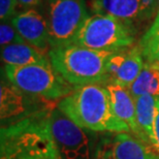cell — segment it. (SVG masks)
Segmentation results:
<instances>
[{
	"mask_svg": "<svg viewBox=\"0 0 159 159\" xmlns=\"http://www.w3.org/2000/svg\"><path fill=\"white\" fill-rule=\"evenodd\" d=\"M94 14H103L136 25L156 17L157 0H92Z\"/></svg>",
	"mask_w": 159,
	"mask_h": 159,
	"instance_id": "cell-9",
	"label": "cell"
},
{
	"mask_svg": "<svg viewBox=\"0 0 159 159\" xmlns=\"http://www.w3.org/2000/svg\"><path fill=\"white\" fill-rule=\"evenodd\" d=\"M146 61L157 63V64L159 65V48H158L156 51H155L153 54H152L150 57H149L148 59H146Z\"/></svg>",
	"mask_w": 159,
	"mask_h": 159,
	"instance_id": "cell-22",
	"label": "cell"
},
{
	"mask_svg": "<svg viewBox=\"0 0 159 159\" xmlns=\"http://www.w3.org/2000/svg\"><path fill=\"white\" fill-rule=\"evenodd\" d=\"M158 2V11H157V15L156 17H155L153 23H152L151 27L149 28V29H157V28L159 27V0H157Z\"/></svg>",
	"mask_w": 159,
	"mask_h": 159,
	"instance_id": "cell-23",
	"label": "cell"
},
{
	"mask_svg": "<svg viewBox=\"0 0 159 159\" xmlns=\"http://www.w3.org/2000/svg\"><path fill=\"white\" fill-rule=\"evenodd\" d=\"M135 99L136 124H138V138L152 147L154 133V124L157 115L158 97L153 95H142ZM153 148V147H152Z\"/></svg>",
	"mask_w": 159,
	"mask_h": 159,
	"instance_id": "cell-13",
	"label": "cell"
},
{
	"mask_svg": "<svg viewBox=\"0 0 159 159\" xmlns=\"http://www.w3.org/2000/svg\"><path fill=\"white\" fill-rule=\"evenodd\" d=\"M4 71L11 84L20 91L44 99H62L75 88L56 71L51 61L27 66L5 65Z\"/></svg>",
	"mask_w": 159,
	"mask_h": 159,
	"instance_id": "cell-5",
	"label": "cell"
},
{
	"mask_svg": "<svg viewBox=\"0 0 159 159\" xmlns=\"http://www.w3.org/2000/svg\"><path fill=\"white\" fill-rule=\"evenodd\" d=\"M0 43L1 48L12 43H27L17 29L12 26L11 22H1L0 25Z\"/></svg>",
	"mask_w": 159,
	"mask_h": 159,
	"instance_id": "cell-18",
	"label": "cell"
},
{
	"mask_svg": "<svg viewBox=\"0 0 159 159\" xmlns=\"http://www.w3.org/2000/svg\"><path fill=\"white\" fill-rule=\"evenodd\" d=\"M11 22L27 43L43 52L51 49L48 20L36 9L29 8L18 12Z\"/></svg>",
	"mask_w": 159,
	"mask_h": 159,
	"instance_id": "cell-10",
	"label": "cell"
},
{
	"mask_svg": "<svg viewBox=\"0 0 159 159\" xmlns=\"http://www.w3.org/2000/svg\"><path fill=\"white\" fill-rule=\"evenodd\" d=\"M0 159H62L51 132L49 113L2 126Z\"/></svg>",
	"mask_w": 159,
	"mask_h": 159,
	"instance_id": "cell-2",
	"label": "cell"
},
{
	"mask_svg": "<svg viewBox=\"0 0 159 159\" xmlns=\"http://www.w3.org/2000/svg\"><path fill=\"white\" fill-rule=\"evenodd\" d=\"M0 107L1 120L21 115L25 110L21 91L14 85L8 86L2 82L0 89Z\"/></svg>",
	"mask_w": 159,
	"mask_h": 159,
	"instance_id": "cell-16",
	"label": "cell"
},
{
	"mask_svg": "<svg viewBox=\"0 0 159 159\" xmlns=\"http://www.w3.org/2000/svg\"><path fill=\"white\" fill-rule=\"evenodd\" d=\"M49 122L62 159H91L90 141L84 128L72 122L58 107L49 112Z\"/></svg>",
	"mask_w": 159,
	"mask_h": 159,
	"instance_id": "cell-7",
	"label": "cell"
},
{
	"mask_svg": "<svg viewBox=\"0 0 159 159\" xmlns=\"http://www.w3.org/2000/svg\"><path fill=\"white\" fill-rule=\"evenodd\" d=\"M139 46L145 60L148 59L159 48V27L157 29H148L141 39Z\"/></svg>",
	"mask_w": 159,
	"mask_h": 159,
	"instance_id": "cell-17",
	"label": "cell"
},
{
	"mask_svg": "<svg viewBox=\"0 0 159 159\" xmlns=\"http://www.w3.org/2000/svg\"><path fill=\"white\" fill-rule=\"evenodd\" d=\"M130 93L136 98L142 95H153L159 97V65L146 61L141 74L129 87Z\"/></svg>",
	"mask_w": 159,
	"mask_h": 159,
	"instance_id": "cell-15",
	"label": "cell"
},
{
	"mask_svg": "<svg viewBox=\"0 0 159 159\" xmlns=\"http://www.w3.org/2000/svg\"><path fill=\"white\" fill-rule=\"evenodd\" d=\"M107 88L116 117L129 127L132 134L138 136L135 99L130 93L129 88L124 87L116 82H110L107 84Z\"/></svg>",
	"mask_w": 159,
	"mask_h": 159,
	"instance_id": "cell-12",
	"label": "cell"
},
{
	"mask_svg": "<svg viewBox=\"0 0 159 159\" xmlns=\"http://www.w3.org/2000/svg\"><path fill=\"white\" fill-rule=\"evenodd\" d=\"M1 58L5 65L27 66L50 61L49 56L29 43H12L1 48Z\"/></svg>",
	"mask_w": 159,
	"mask_h": 159,
	"instance_id": "cell-14",
	"label": "cell"
},
{
	"mask_svg": "<svg viewBox=\"0 0 159 159\" xmlns=\"http://www.w3.org/2000/svg\"><path fill=\"white\" fill-rule=\"evenodd\" d=\"M57 107L84 129L96 132H131L114 113L107 86H77L70 94L59 100Z\"/></svg>",
	"mask_w": 159,
	"mask_h": 159,
	"instance_id": "cell-1",
	"label": "cell"
},
{
	"mask_svg": "<svg viewBox=\"0 0 159 159\" xmlns=\"http://www.w3.org/2000/svg\"><path fill=\"white\" fill-rule=\"evenodd\" d=\"M94 159H159V154L131 132H107Z\"/></svg>",
	"mask_w": 159,
	"mask_h": 159,
	"instance_id": "cell-8",
	"label": "cell"
},
{
	"mask_svg": "<svg viewBox=\"0 0 159 159\" xmlns=\"http://www.w3.org/2000/svg\"><path fill=\"white\" fill-rule=\"evenodd\" d=\"M88 18L85 0H49L47 20L51 48L74 43Z\"/></svg>",
	"mask_w": 159,
	"mask_h": 159,
	"instance_id": "cell-6",
	"label": "cell"
},
{
	"mask_svg": "<svg viewBox=\"0 0 159 159\" xmlns=\"http://www.w3.org/2000/svg\"><path fill=\"white\" fill-rule=\"evenodd\" d=\"M117 51H96L70 43L51 48L48 53L53 67L74 87L109 84L107 63Z\"/></svg>",
	"mask_w": 159,
	"mask_h": 159,
	"instance_id": "cell-3",
	"label": "cell"
},
{
	"mask_svg": "<svg viewBox=\"0 0 159 159\" xmlns=\"http://www.w3.org/2000/svg\"><path fill=\"white\" fill-rule=\"evenodd\" d=\"M136 27L103 14L89 16L74 43L96 51L129 49L135 41Z\"/></svg>",
	"mask_w": 159,
	"mask_h": 159,
	"instance_id": "cell-4",
	"label": "cell"
},
{
	"mask_svg": "<svg viewBox=\"0 0 159 159\" xmlns=\"http://www.w3.org/2000/svg\"><path fill=\"white\" fill-rule=\"evenodd\" d=\"M17 1L19 2L20 5L24 6V7H27L28 9L39 6L43 3V0H17Z\"/></svg>",
	"mask_w": 159,
	"mask_h": 159,
	"instance_id": "cell-21",
	"label": "cell"
},
{
	"mask_svg": "<svg viewBox=\"0 0 159 159\" xmlns=\"http://www.w3.org/2000/svg\"><path fill=\"white\" fill-rule=\"evenodd\" d=\"M19 2L17 0H0V20L1 22L11 21L17 12Z\"/></svg>",
	"mask_w": 159,
	"mask_h": 159,
	"instance_id": "cell-19",
	"label": "cell"
},
{
	"mask_svg": "<svg viewBox=\"0 0 159 159\" xmlns=\"http://www.w3.org/2000/svg\"><path fill=\"white\" fill-rule=\"evenodd\" d=\"M144 59L139 46L117 51L107 63L110 82L129 88L141 74L145 65Z\"/></svg>",
	"mask_w": 159,
	"mask_h": 159,
	"instance_id": "cell-11",
	"label": "cell"
},
{
	"mask_svg": "<svg viewBox=\"0 0 159 159\" xmlns=\"http://www.w3.org/2000/svg\"><path fill=\"white\" fill-rule=\"evenodd\" d=\"M152 147L159 154V97L157 101V115L154 124V133H153V143Z\"/></svg>",
	"mask_w": 159,
	"mask_h": 159,
	"instance_id": "cell-20",
	"label": "cell"
}]
</instances>
